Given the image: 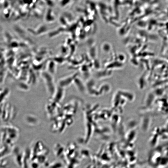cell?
Returning <instances> with one entry per match:
<instances>
[{
	"label": "cell",
	"instance_id": "obj_6",
	"mask_svg": "<svg viewBox=\"0 0 168 168\" xmlns=\"http://www.w3.org/2000/svg\"><path fill=\"white\" fill-rule=\"evenodd\" d=\"M40 164L36 161H31L30 163L29 167L31 168H40Z\"/></svg>",
	"mask_w": 168,
	"mask_h": 168
},
{
	"label": "cell",
	"instance_id": "obj_3",
	"mask_svg": "<svg viewBox=\"0 0 168 168\" xmlns=\"http://www.w3.org/2000/svg\"><path fill=\"white\" fill-rule=\"evenodd\" d=\"M31 160L30 148H27L23 152L22 160V167L23 168H29Z\"/></svg>",
	"mask_w": 168,
	"mask_h": 168
},
{
	"label": "cell",
	"instance_id": "obj_4",
	"mask_svg": "<svg viewBox=\"0 0 168 168\" xmlns=\"http://www.w3.org/2000/svg\"><path fill=\"white\" fill-rule=\"evenodd\" d=\"M65 147L61 143L56 144L53 148L55 156L63 160L64 156Z\"/></svg>",
	"mask_w": 168,
	"mask_h": 168
},
{
	"label": "cell",
	"instance_id": "obj_1",
	"mask_svg": "<svg viewBox=\"0 0 168 168\" xmlns=\"http://www.w3.org/2000/svg\"><path fill=\"white\" fill-rule=\"evenodd\" d=\"M31 161H36L44 165L47 162V156L49 153L48 148L41 141H37L31 148Z\"/></svg>",
	"mask_w": 168,
	"mask_h": 168
},
{
	"label": "cell",
	"instance_id": "obj_5",
	"mask_svg": "<svg viewBox=\"0 0 168 168\" xmlns=\"http://www.w3.org/2000/svg\"><path fill=\"white\" fill-rule=\"evenodd\" d=\"M44 166L46 168H63V167L62 163L57 161L50 162L47 161Z\"/></svg>",
	"mask_w": 168,
	"mask_h": 168
},
{
	"label": "cell",
	"instance_id": "obj_2",
	"mask_svg": "<svg viewBox=\"0 0 168 168\" xmlns=\"http://www.w3.org/2000/svg\"><path fill=\"white\" fill-rule=\"evenodd\" d=\"M43 74V77L45 82L47 90L49 93L52 96L55 92L56 88L55 86L54 80L51 76L47 73Z\"/></svg>",
	"mask_w": 168,
	"mask_h": 168
}]
</instances>
